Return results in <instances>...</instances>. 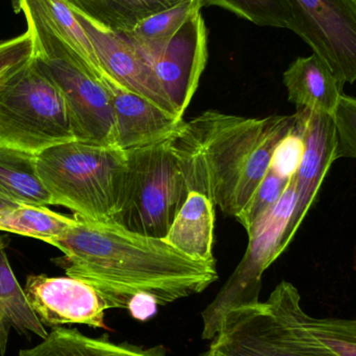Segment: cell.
Masks as SVG:
<instances>
[{"instance_id":"6da1fadb","label":"cell","mask_w":356,"mask_h":356,"mask_svg":"<svg viewBox=\"0 0 356 356\" xmlns=\"http://www.w3.org/2000/svg\"><path fill=\"white\" fill-rule=\"evenodd\" d=\"M75 218V225L51 245L64 253L56 264L66 275L94 286L110 309H127L137 294L152 295L163 307L202 293L219 278L216 261L190 259L164 238Z\"/></svg>"},{"instance_id":"7a4b0ae2","label":"cell","mask_w":356,"mask_h":356,"mask_svg":"<svg viewBox=\"0 0 356 356\" xmlns=\"http://www.w3.org/2000/svg\"><path fill=\"white\" fill-rule=\"evenodd\" d=\"M297 115L248 118L207 111L169 138L188 192L236 218L269 172L274 150L296 127Z\"/></svg>"},{"instance_id":"3957f363","label":"cell","mask_w":356,"mask_h":356,"mask_svg":"<svg viewBox=\"0 0 356 356\" xmlns=\"http://www.w3.org/2000/svg\"><path fill=\"white\" fill-rule=\"evenodd\" d=\"M35 162L52 205L87 221H113L127 173L124 150L73 140L40 152Z\"/></svg>"},{"instance_id":"277c9868","label":"cell","mask_w":356,"mask_h":356,"mask_svg":"<svg viewBox=\"0 0 356 356\" xmlns=\"http://www.w3.org/2000/svg\"><path fill=\"white\" fill-rule=\"evenodd\" d=\"M26 19L33 58L60 90L77 141L115 146V118L104 86L54 31L33 0H16Z\"/></svg>"},{"instance_id":"5b68a950","label":"cell","mask_w":356,"mask_h":356,"mask_svg":"<svg viewBox=\"0 0 356 356\" xmlns=\"http://www.w3.org/2000/svg\"><path fill=\"white\" fill-rule=\"evenodd\" d=\"M300 305L296 286L284 280L264 302L227 312L209 350L217 356H337L301 326Z\"/></svg>"},{"instance_id":"8992f818","label":"cell","mask_w":356,"mask_h":356,"mask_svg":"<svg viewBox=\"0 0 356 356\" xmlns=\"http://www.w3.org/2000/svg\"><path fill=\"white\" fill-rule=\"evenodd\" d=\"M125 154L124 184L112 222L143 236L164 238L188 195L169 139Z\"/></svg>"},{"instance_id":"52a82bcc","label":"cell","mask_w":356,"mask_h":356,"mask_svg":"<svg viewBox=\"0 0 356 356\" xmlns=\"http://www.w3.org/2000/svg\"><path fill=\"white\" fill-rule=\"evenodd\" d=\"M73 140L64 98L33 54L0 83V146L37 156Z\"/></svg>"},{"instance_id":"ba28073f","label":"cell","mask_w":356,"mask_h":356,"mask_svg":"<svg viewBox=\"0 0 356 356\" xmlns=\"http://www.w3.org/2000/svg\"><path fill=\"white\" fill-rule=\"evenodd\" d=\"M295 203L296 180L293 177L275 207L251 228L244 257L215 299L201 314L203 340L211 341L215 338L224 315L230 309L259 302L261 277L264 272L282 254V240Z\"/></svg>"},{"instance_id":"9c48e42d","label":"cell","mask_w":356,"mask_h":356,"mask_svg":"<svg viewBox=\"0 0 356 356\" xmlns=\"http://www.w3.org/2000/svg\"><path fill=\"white\" fill-rule=\"evenodd\" d=\"M291 31L343 83L356 81V0H289Z\"/></svg>"},{"instance_id":"30bf717a","label":"cell","mask_w":356,"mask_h":356,"mask_svg":"<svg viewBox=\"0 0 356 356\" xmlns=\"http://www.w3.org/2000/svg\"><path fill=\"white\" fill-rule=\"evenodd\" d=\"M27 299L44 326L50 328L79 324L106 328L108 305L94 286L71 276L29 275L24 289Z\"/></svg>"},{"instance_id":"8fae6325","label":"cell","mask_w":356,"mask_h":356,"mask_svg":"<svg viewBox=\"0 0 356 356\" xmlns=\"http://www.w3.org/2000/svg\"><path fill=\"white\" fill-rule=\"evenodd\" d=\"M296 129L305 143V154L296 180V203L282 240L284 252L305 220L330 166L336 162V127L334 116L316 111H298Z\"/></svg>"},{"instance_id":"7c38bea8","label":"cell","mask_w":356,"mask_h":356,"mask_svg":"<svg viewBox=\"0 0 356 356\" xmlns=\"http://www.w3.org/2000/svg\"><path fill=\"white\" fill-rule=\"evenodd\" d=\"M207 60V31L200 10L178 29L152 69L179 116L190 106Z\"/></svg>"},{"instance_id":"4fadbf2b","label":"cell","mask_w":356,"mask_h":356,"mask_svg":"<svg viewBox=\"0 0 356 356\" xmlns=\"http://www.w3.org/2000/svg\"><path fill=\"white\" fill-rule=\"evenodd\" d=\"M73 12L91 40L100 67L106 74L166 112L181 117L159 83L154 69L125 38L97 26L77 10Z\"/></svg>"},{"instance_id":"5bb4252c","label":"cell","mask_w":356,"mask_h":356,"mask_svg":"<svg viewBox=\"0 0 356 356\" xmlns=\"http://www.w3.org/2000/svg\"><path fill=\"white\" fill-rule=\"evenodd\" d=\"M100 81L112 104L115 118V146L133 149L169 139L184 122L156 104L117 83L106 72Z\"/></svg>"},{"instance_id":"9a60e30c","label":"cell","mask_w":356,"mask_h":356,"mask_svg":"<svg viewBox=\"0 0 356 356\" xmlns=\"http://www.w3.org/2000/svg\"><path fill=\"white\" fill-rule=\"evenodd\" d=\"M290 102L298 111L334 114L344 83L317 54L298 58L284 73Z\"/></svg>"},{"instance_id":"2e32d148","label":"cell","mask_w":356,"mask_h":356,"mask_svg":"<svg viewBox=\"0 0 356 356\" xmlns=\"http://www.w3.org/2000/svg\"><path fill=\"white\" fill-rule=\"evenodd\" d=\"M215 205L198 192H188L164 240L196 261L215 263L213 257Z\"/></svg>"},{"instance_id":"e0dca14e","label":"cell","mask_w":356,"mask_h":356,"mask_svg":"<svg viewBox=\"0 0 356 356\" xmlns=\"http://www.w3.org/2000/svg\"><path fill=\"white\" fill-rule=\"evenodd\" d=\"M18 356H166L164 347L144 348L129 343H114L108 334L90 338L77 330L51 328L37 346L22 349Z\"/></svg>"},{"instance_id":"ac0fdd59","label":"cell","mask_w":356,"mask_h":356,"mask_svg":"<svg viewBox=\"0 0 356 356\" xmlns=\"http://www.w3.org/2000/svg\"><path fill=\"white\" fill-rule=\"evenodd\" d=\"M97 26L124 35L142 21L188 0H66Z\"/></svg>"},{"instance_id":"d6986e66","label":"cell","mask_w":356,"mask_h":356,"mask_svg":"<svg viewBox=\"0 0 356 356\" xmlns=\"http://www.w3.org/2000/svg\"><path fill=\"white\" fill-rule=\"evenodd\" d=\"M0 199L15 205H52L35 154L0 146Z\"/></svg>"},{"instance_id":"ffe728a7","label":"cell","mask_w":356,"mask_h":356,"mask_svg":"<svg viewBox=\"0 0 356 356\" xmlns=\"http://www.w3.org/2000/svg\"><path fill=\"white\" fill-rule=\"evenodd\" d=\"M200 0H188L175 8L158 13L145 19L123 38L134 46L138 54L152 66L161 56L184 21L197 10H201Z\"/></svg>"},{"instance_id":"44dd1931","label":"cell","mask_w":356,"mask_h":356,"mask_svg":"<svg viewBox=\"0 0 356 356\" xmlns=\"http://www.w3.org/2000/svg\"><path fill=\"white\" fill-rule=\"evenodd\" d=\"M76 223L75 216L62 215L39 205L16 204L0 209V232L38 238L52 245Z\"/></svg>"},{"instance_id":"7402d4cb","label":"cell","mask_w":356,"mask_h":356,"mask_svg":"<svg viewBox=\"0 0 356 356\" xmlns=\"http://www.w3.org/2000/svg\"><path fill=\"white\" fill-rule=\"evenodd\" d=\"M0 305L19 334L31 332L42 340L48 336L13 272L3 242L0 243Z\"/></svg>"},{"instance_id":"603a6c76","label":"cell","mask_w":356,"mask_h":356,"mask_svg":"<svg viewBox=\"0 0 356 356\" xmlns=\"http://www.w3.org/2000/svg\"><path fill=\"white\" fill-rule=\"evenodd\" d=\"M297 317L318 344L337 356H356V319L314 318L297 307Z\"/></svg>"},{"instance_id":"cb8c5ba5","label":"cell","mask_w":356,"mask_h":356,"mask_svg":"<svg viewBox=\"0 0 356 356\" xmlns=\"http://www.w3.org/2000/svg\"><path fill=\"white\" fill-rule=\"evenodd\" d=\"M201 6H217L259 26L290 29L292 10L289 0H200Z\"/></svg>"},{"instance_id":"d4e9b609","label":"cell","mask_w":356,"mask_h":356,"mask_svg":"<svg viewBox=\"0 0 356 356\" xmlns=\"http://www.w3.org/2000/svg\"><path fill=\"white\" fill-rule=\"evenodd\" d=\"M290 180L278 177L269 169V172L259 184L249 204L236 218L247 234L268 211L275 207L288 188Z\"/></svg>"},{"instance_id":"484cf974","label":"cell","mask_w":356,"mask_h":356,"mask_svg":"<svg viewBox=\"0 0 356 356\" xmlns=\"http://www.w3.org/2000/svg\"><path fill=\"white\" fill-rule=\"evenodd\" d=\"M332 116L336 127L334 159H356V98L343 94Z\"/></svg>"},{"instance_id":"4316f807","label":"cell","mask_w":356,"mask_h":356,"mask_svg":"<svg viewBox=\"0 0 356 356\" xmlns=\"http://www.w3.org/2000/svg\"><path fill=\"white\" fill-rule=\"evenodd\" d=\"M305 154L302 137L295 127L294 131L284 137L276 146L272 156L270 170L284 179L295 177Z\"/></svg>"},{"instance_id":"83f0119b","label":"cell","mask_w":356,"mask_h":356,"mask_svg":"<svg viewBox=\"0 0 356 356\" xmlns=\"http://www.w3.org/2000/svg\"><path fill=\"white\" fill-rule=\"evenodd\" d=\"M33 54V38L29 31L0 42V83L24 66Z\"/></svg>"},{"instance_id":"f1b7e54d","label":"cell","mask_w":356,"mask_h":356,"mask_svg":"<svg viewBox=\"0 0 356 356\" xmlns=\"http://www.w3.org/2000/svg\"><path fill=\"white\" fill-rule=\"evenodd\" d=\"M158 307L156 298L152 295L137 294L131 297L127 309L134 319L147 321L156 315Z\"/></svg>"},{"instance_id":"f546056e","label":"cell","mask_w":356,"mask_h":356,"mask_svg":"<svg viewBox=\"0 0 356 356\" xmlns=\"http://www.w3.org/2000/svg\"><path fill=\"white\" fill-rule=\"evenodd\" d=\"M10 327L12 325H10V320L0 305V355L1 356L4 355L6 347H8Z\"/></svg>"},{"instance_id":"4dcf8cb0","label":"cell","mask_w":356,"mask_h":356,"mask_svg":"<svg viewBox=\"0 0 356 356\" xmlns=\"http://www.w3.org/2000/svg\"><path fill=\"white\" fill-rule=\"evenodd\" d=\"M10 205L15 204H12V203L8 202V201L3 200V199H0V209H2V207H10Z\"/></svg>"},{"instance_id":"1f68e13d","label":"cell","mask_w":356,"mask_h":356,"mask_svg":"<svg viewBox=\"0 0 356 356\" xmlns=\"http://www.w3.org/2000/svg\"><path fill=\"white\" fill-rule=\"evenodd\" d=\"M202 356H216V355H211V353H205V355H203Z\"/></svg>"},{"instance_id":"d6a6232c","label":"cell","mask_w":356,"mask_h":356,"mask_svg":"<svg viewBox=\"0 0 356 356\" xmlns=\"http://www.w3.org/2000/svg\"><path fill=\"white\" fill-rule=\"evenodd\" d=\"M1 242H2V240H1V238H0V243H1Z\"/></svg>"}]
</instances>
